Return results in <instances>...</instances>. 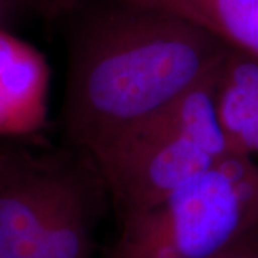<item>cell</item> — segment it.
I'll list each match as a JSON object with an SVG mask.
<instances>
[{
  "label": "cell",
  "instance_id": "1",
  "mask_svg": "<svg viewBox=\"0 0 258 258\" xmlns=\"http://www.w3.org/2000/svg\"><path fill=\"white\" fill-rule=\"evenodd\" d=\"M66 46L62 145L89 155L218 72L230 46L169 10L79 0L50 18Z\"/></svg>",
  "mask_w": 258,
  "mask_h": 258
},
{
  "label": "cell",
  "instance_id": "2",
  "mask_svg": "<svg viewBox=\"0 0 258 258\" xmlns=\"http://www.w3.org/2000/svg\"><path fill=\"white\" fill-rule=\"evenodd\" d=\"M0 144V258H92L108 188L88 152Z\"/></svg>",
  "mask_w": 258,
  "mask_h": 258
},
{
  "label": "cell",
  "instance_id": "3",
  "mask_svg": "<svg viewBox=\"0 0 258 258\" xmlns=\"http://www.w3.org/2000/svg\"><path fill=\"white\" fill-rule=\"evenodd\" d=\"M217 74L91 154L119 224L155 207L231 152L214 106Z\"/></svg>",
  "mask_w": 258,
  "mask_h": 258
},
{
  "label": "cell",
  "instance_id": "4",
  "mask_svg": "<svg viewBox=\"0 0 258 258\" xmlns=\"http://www.w3.org/2000/svg\"><path fill=\"white\" fill-rule=\"evenodd\" d=\"M258 227V159L230 152L148 211L119 224L101 258H212Z\"/></svg>",
  "mask_w": 258,
  "mask_h": 258
},
{
  "label": "cell",
  "instance_id": "5",
  "mask_svg": "<svg viewBox=\"0 0 258 258\" xmlns=\"http://www.w3.org/2000/svg\"><path fill=\"white\" fill-rule=\"evenodd\" d=\"M50 68L43 53L0 30V138H35L47 123Z\"/></svg>",
  "mask_w": 258,
  "mask_h": 258
},
{
  "label": "cell",
  "instance_id": "6",
  "mask_svg": "<svg viewBox=\"0 0 258 258\" xmlns=\"http://www.w3.org/2000/svg\"><path fill=\"white\" fill-rule=\"evenodd\" d=\"M214 106L231 152L258 159V57L230 46L214 83Z\"/></svg>",
  "mask_w": 258,
  "mask_h": 258
},
{
  "label": "cell",
  "instance_id": "7",
  "mask_svg": "<svg viewBox=\"0 0 258 258\" xmlns=\"http://www.w3.org/2000/svg\"><path fill=\"white\" fill-rule=\"evenodd\" d=\"M165 9L207 29L228 46L258 57V0H128Z\"/></svg>",
  "mask_w": 258,
  "mask_h": 258
},
{
  "label": "cell",
  "instance_id": "8",
  "mask_svg": "<svg viewBox=\"0 0 258 258\" xmlns=\"http://www.w3.org/2000/svg\"><path fill=\"white\" fill-rule=\"evenodd\" d=\"M50 0H0V30H10L32 19L49 18Z\"/></svg>",
  "mask_w": 258,
  "mask_h": 258
},
{
  "label": "cell",
  "instance_id": "9",
  "mask_svg": "<svg viewBox=\"0 0 258 258\" xmlns=\"http://www.w3.org/2000/svg\"><path fill=\"white\" fill-rule=\"evenodd\" d=\"M212 258H258V227Z\"/></svg>",
  "mask_w": 258,
  "mask_h": 258
},
{
  "label": "cell",
  "instance_id": "10",
  "mask_svg": "<svg viewBox=\"0 0 258 258\" xmlns=\"http://www.w3.org/2000/svg\"><path fill=\"white\" fill-rule=\"evenodd\" d=\"M75 2H79V0H50V12H49V19L47 20H50V18L55 15L56 12L74 5Z\"/></svg>",
  "mask_w": 258,
  "mask_h": 258
}]
</instances>
